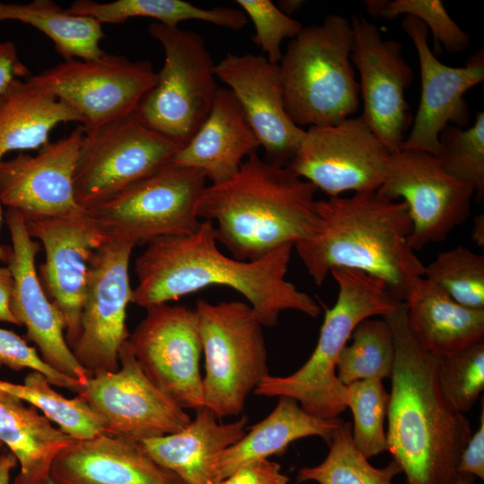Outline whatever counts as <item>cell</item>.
<instances>
[{
	"label": "cell",
	"instance_id": "31",
	"mask_svg": "<svg viewBox=\"0 0 484 484\" xmlns=\"http://www.w3.org/2000/svg\"><path fill=\"white\" fill-rule=\"evenodd\" d=\"M71 14L88 16L99 23H121L130 18L144 17L157 20L167 27H178L187 20H196L239 30L247 23V17L241 9L232 7H198L182 0H117L99 3L77 0L66 9Z\"/></svg>",
	"mask_w": 484,
	"mask_h": 484
},
{
	"label": "cell",
	"instance_id": "16",
	"mask_svg": "<svg viewBox=\"0 0 484 484\" xmlns=\"http://www.w3.org/2000/svg\"><path fill=\"white\" fill-rule=\"evenodd\" d=\"M100 419L103 433L136 441L166 436L191 418L146 376L127 341L119 350V368L90 377L77 393Z\"/></svg>",
	"mask_w": 484,
	"mask_h": 484
},
{
	"label": "cell",
	"instance_id": "12",
	"mask_svg": "<svg viewBox=\"0 0 484 484\" xmlns=\"http://www.w3.org/2000/svg\"><path fill=\"white\" fill-rule=\"evenodd\" d=\"M376 193L388 200L402 199L412 223L409 245L419 251L446 239L470 216L475 189L447 173L428 152L402 149L391 153L385 178Z\"/></svg>",
	"mask_w": 484,
	"mask_h": 484
},
{
	"label": "cell",
	"instance_id": "45",
	"mask_svg": "<svg viewBox=\"0 0 484 484\" xmlns=\"http://www.w3.org/2000/svg\"><path fill=\"white\" fill-rule=\"evenodd\" d=\"M13 278L8 266H0V322L19 325L11 309Z\"/></svg>",
	"mask_w": 484,
	"mask_h": 484
},
{
	"label": "cell",
	"instance_id": "34",
	"mask_svg": "<svg viewBox=\"0 0 484 484\" xmlns=\"http://www.w3.org/2000/svg\"><path fill=\"white\" fill-rule=\"evenodd\" d=\"M350 344L341 350L336 375L345 386L364 379L390 378L395 348L392 328L382 319L367 318L351 333Z\"/></svg>",
	"mask_w": 484,
	"mask_h": 484
},
{
	"label": "cell",
	"instance_id": "47",
	"mask_svg": "<svg viewBox=\"0 0 484 484\" xmlns=\"http://www.w3.org/2000/svg\"><path fill=\"white\" fill-rule=\"evenodd\" d=\"M471 238L473 241L480 246H484V217L483 214L477 216L474 219Z\"/></svg>",
	"mask_w": 484,
	"mask_h": 484
},
{
	"label": "cell",
	"instance_id": "1",
	"mask_svg": "<svg viewBox=\"0 0 484 484\" xmlns=\"http://www.w3.org/2000/svg\"><path fill=\"white\" fill-rule=\"evenodd\" d=\"M217 243L212 222L202 220L192 234L148 244L134 261L132 303L146 308L220 285L240 293L264 327L275 326L286 310L319 315L316 301L286 279L293 245L258 260L241 261L222 254Z\"/></svg>",
	"mask_w": 484,
	"mask_h": 484
},
{
	"label": "cell",
	"instance_id": "37",
	"mask_svg": "<svg viewBox=\"0 0 484 484\" xmlns=\"http://www.w3.org/2000/svg\"><path fill=\"white\" fill-rule=\"evenodd\" d=\"M438 145L437 158L444 169L472 185L480 201L484 196V112H478L467 129L446 125L438 136Z\"/></svg>",
	"mask_w": 484,
	"mask_h": 484
},
{
	"label": "cell",
	"instance_id": "11",
	"mask_svg": "<svg viewBox=\"0 0 484 484\" xmlns=\"http://www.w3.org/2000/svg\"><path fill=\"white\" fill-rule=\"evenodd\" d=\"M30 78L71 107L89 133L134 113L156 84L158 73L149 61L104 53L64 61Z\"/></svg>",
	"mask_w": 484,
	"mask_h": 484
},
{
	"label": "cell",
	"instance_id": "26",
	"mask_svg": "<svg viewBox=\"0 0 484 484\" xmlns=\"http://www.w3.org/2000/svg\"><path fill=\"white\" fill-rule=\"evenodd\" d=\"M404 304L411 332L436 357L484 339V309L459 304L426 277L416 281Z\"/></svg>",
	"mask_w": 484,
	"mask_h": 484
},
{
	"label": "cell",
	"instance_id": "24",
	"mask_svg": "<svg viewBox=\"0 0 484 484\" xmlns=\"http://www.w3.org/2000/svg\"><path fill=\"white\" fill-rule=\"evenodd\" d=\"M260 143L232 91L219 88L207 118L169 161L201 170L212 185L232 177Z\"/></svg>",
	"mask_w": 484,
	"mask_h": 484
},
{
	"label": "cell",
	"instance_id": "44",
	"mask_svg": "<svg viewBox=\"0 0 484 484\" xmlns=\"http://www.w3.org/2000/svg\"><path fill=\"white\" fill-rule=\"evenodd\" d=\"M29 76L30 72L19 59L15 45L12 41L0 42V94L13 80Z\"/></svg>",
	"mask_w": 484,
	"mask_h": 484
},
{
	"label": "cell",
	"instance_id": "32",
	"mask_svg": "<svg viewBox=\"0 0 484 484\" xmlns=\"http://www.w3.org/2000/svg\"><path fill=\"white\" fill-rule=\"evenodd\" d=\"M0 390L34 406L57 428L75 440L103 433L100 419L79 395L65 398L56 392L40 372L30 371L22 385L0 379Z\"/></svg>",
	"mask_w": 484,
	"mask_h": 484
},
{
	"label": "cell",
	"instance_id": "15",
	"mask_svg": "<svg viewBox=\"0 0 484 484\" xmlns=\"http://www.w3.org/2000/svg\"><path fill=\"white\" fill-rule=\"evenodd\" d=\"M129 334L127 342L150 381L182 409L204 406L202 343L194 310L157 304Z\"/></svg>",
	"mask_w": 484,
	"mask_h": 484
},
{
	"label": "cell",
	"instance_id": "17",
	"mask_svg": "<svg viewBox=\"0 0 484 484\" xmlns=\"http://www.w3.org/2000/svg\"><path fill=\"white\" fill-rule=\"evenodd\" d=\"M351 62L359 74V116L393 153L402 149L412 116L405 92L413 80V70L395 39H385L372 22L354 14Z\"/></svg>",
	"mask_w": 484,
	"mask_h": 484
},
{
	"label": "cell",
	"instance_id": "43",
	"mask_svg": "<svg viewBox=\"0 0 484 484\" xmlns=\"http://www.w3.org/2000/svg\"><path fill=\"white\" fill-rule=\"evenodd\" d=\"M457 472L469 473L484 480V402L481 400L480 426L471 434L459 458Z\"/></svg>",
	"mask_w": 484,
	"mask_h": 484
},
{
	"label": "cell",
	"instance_id": "48",
	"mask_svg": "<svg viewBox=\"0 0 484 484\" xmlns=\"http://www.w3.org/2000/svg\"><path fill=\"white\" fill-rule=\"evenodd\" d=\"M304 3L302 0H281L276 5L283 13L291 17L302 7Z\"/></svg>",
	"mask_w": 484,
	"mask_h": 484
},
{
	"label": "cell",
	"instance_id": "30",
	"mask_svg": "<svg viewBox=\"0 0 484 484\" xmlns=\"http://www.w3.org/2000/svg\"><path fill=\"white\" fill-rule=\"evenodd\" d=\"M6 20L19 21L46 34L65 61L94 59L105 53L99 46L105 38L101 23L91 17L71 14L51 0L0 2V22Z\"/></svg>",
	"mask_w": 484,
	"mask_h": 484
},
{
	"label": "cell",
	"instance_id": "20",
	"mask_svg": "<svg viewBox=\"0 0 484 484\" xmlns=\"http://www.w3.org/2000/svg\"><path fill=\"white\" fill-rule=\"evenodd\" d=\"M4 219L12 240L8 267L13 278L11 309L26 339L38 347L41 359L59 373L85 386L91 376L74 358L65 335V321L48 297L36 269L39 244L32 238L21 213L7 209Z\"/></svg>",
	"mask_w": 484,
	"mask_h": 484
},
{
	"label": "cell",
	"instance_id": "14",
	"mask_svg": "<svg viewBox=\"0 0 484 484\" xmlns=\"http://www.w3.org/2000/svg\"><path fill=\"white\" fill-rule=\"evenodd\" d=\"M391 151L360 117L310 126L287 168L330 197L376 191Z\"/></svg>",
	"mask_w": 484,
	"mask_h": 484
},
{
	"label": "cell",
	"instance_id": "33",
	"mask_svg": "<svg viewBox=\"0 0 484 484\" xmlns=\"http://www.w3.org/2000/svg\"><path fill=\"white\" fill-rule=\"evenodd\" d=\"M328 445L329 452L322 462L298 470V482L393 484V478L402 473L393 460L383 468L374 467L356 446L350 422L342 421Z\"/></svg>",
	"mask_w": 484,
	"mask_h": 484
},
{
	"label": "cell",
	"instance_id": "25",
	"mask_svg": "<svg viewBox=\"0 0 484 484\" xmlns=\"http://www.w3.org/2000/svg\"><path fill=\"white\" fill-rule=\"evenodd\" d=\"M205 406L195 411L182 429L142 441L147 453L184 484H219L214 470L216 456L246 433L248 418L223 423Z\"/></svg>",
	"mask_w": 484,
	"mask_h": 484
},
{
	"label": "cell",
	"instance_id": "50",
	"mask_svg": "<svg viewBox=\"0 0 484 484\" xmlns=\"http://www.w3.org/2000/svg\"><path fill=\"white\" fill-rule=\"evenodd\" d=\"M475 477L469 473L458 472L454 484H473Z\"/></svg>",
	"mask_w": 484,
	"mask_h": 484
},
{
	"label": "cell",
	"instance_id": "6",
	"mask_svg": "<svg viewBox=\"0 0 484 484\" xmlns=\"http://www.w3.org/2000/svg\"><path fill=\"white\" fill-rule=\"evenodd\" d=\"M352 48L350 21L338 14L304 27L290 41L279 66L285 109L298 126L335 125L357 112Z\"/></svg>",
	"mask_w": 484,
	"mask_h": 484
},
{
	"label": "cell",
	"instance_id": "22",
	"mask_svg": "<svg viewBox=\"0 0 484 484\" xmlns=\"http://www.w3.org/2000/svg\"><path fill=\"white\" fill-rule=\"evenodd\" d=\"M213 71L239 102L264 150V160L287 167L306 130L287 114L279 64L262 55L228 53Z\"/></svg>",
	"mask_w": 484,
	"mask_h": 484
},
{
	"label": "cell",
	"instance_id": "36",
	"mask_svg": "<svg viewBox=\"0 0 484 484\" xmlns=\"http://www.w3.org/2000/svg\"><path fill=\"white\" fill-rule=\"evenodd\" d=\"M349 407L353 415L352 438L367 459L388 451L385 419L390 394L379 379H364L347 385Z\"/></svg>",
	"mask_w": 484,
	"mask_h": 484
},
{
	"label": "cell",
	"instance_id": "28",
	"mask_svg": "<svg viewBox=\"0 0 484 484\" xmlns=\"http://www.w3.org/2000/svg\"><path fill=\"white\" fill-rule=\"evenodd\" d=\"M73 440L37 408L0 390V441L20 466L11 484H48L55 458Z\"/></svg>",
	"mask_w": 484,
	"mask_h": 484
},
{
	"label": "cell",
	"instance_id": "29",
	"mask_svg": "<svg viewBox=\"0 0 484 484\" xmlns=\"http://www.w3.org/2000/svg\"><path fill=\"white\" fill-rule=\"evenodd\" d=\"M67 122L82 119L30 76L13 80L0 94V162L9 151L41 148L51 130Z\"/></svg>",
	"mask_w": 484,
	"mask_h": 484
},
{
	"label": "cell",
	"instance_id": "7",
	"mask_svg": "<svg viewBox=\"0 0 484 484\" xmlns=\"http://www.w3.org/2000/svg\"><path fill=\"white\" fill-rule=\"evenodd\" d=\"M194 310L204 356V406L220 419L237 417L269 375L264 326L243 301L212 304L200 298Z\"/></svg>",
	"mask_w": 484,
	"mask_h": 484
},
{
	"label": "cell",
	"instance_id": "40",
	"mask_svg": "<svg viewBox=\"0 0 484 484\" xmlns=\"http://www.w3.org/2000/svg\"><path fill=\"white\" fill-rule=\"evenodd\" d=\"M244 13L255 27L253 42L267 55L272 64H279L282 52L281 42L295 38L304 28L301 22L283 13L270 0H237Z\"/></svg>",
	"mask_w": 484,
	"mask_h": 484
},
{
	"label": "cell",
	"instance_id": "21",
	"mask_svg": "<svg viewBox=\"0 0 484 484\" xmlns=\"http://www.w3.org/2000/svg\"><path fill=\"white\" fill-rule=\"evenodd\" d=\"M84 136L82 125L36 155L20 151L0 162V203L23 218L53 217L81 211L74 195L73 176Z\"/></svg>",
	"mask_w": 484,
	"mask_h": 484
},
{
	"label": "cell",
	"instance_id": "13",
	"mask_svg": "<svg viewBox=\"0 0 484 484\" xmlns=\"http://www.w3.org/2000/svg\"><path fill=\"white\" fill-rule=\"evenodd\" d=\"M134 247L107 240L91 258L81 331L71 348L91 376L119 368V350L130 334L126 311L133 298L129 265Z\"/></svg>",
	"mask_w": 484,
	"mask_h": 484
},
{
	"label": "cell",
	"instance_id": "8",
	"mask_svg": "<svg viewBox=\"0 0 484 484\" xmlns=\"http://www.w3.org/2000/svg\"><path fill=\"white\" fill-rule=\"evenodd\" d=\"M149 34L165 53L156 84L134 111L147 127L182 148L211 112L220 87L214 62L202 35L152 22Z\"/></svg>",
	"mask_w": 484,
	"mask_h": 484
},
{
	"label": "cell",
	"instance_id": "19",
	"mask_svg": "<svg viewBox=\"0 0 484 484\" xmlns=\"http://www.w3.org/2000/svg\"><path fill=\"white\" fill-rule=\"evenodd\" d=\"M402 28L417 51L421 83L419 108L402 149L437 157L441 131L448 125L462 127L470 122L464 94L484 80L483 49L471 56L463 66H449L430 49L429 30L421 21L404 16Z\"/></svg>",
	"mask_w": 484,
	"mask_h": 484
},
{
	"label": "cell",
	"instance_id": "49",
	"mask_svg": "<svg viewBox=\"0 0 484 484\" xmlns=\"http://www.w3.org/2000/svg\"><path fill=\"white\" fill-rule=\"evenodd\" d=\"M3 220V210L0 203V226ZM12 255V246L0 244V262L8 264Z\"/></svg>",
	"mask_w": 484,
	"mask_h": 484
},
{
	"label": "cell",
	"instance_id": "41",
	"mask_svg": "<svg viewBox=\"0 0 484 484\" xmlns=\"http://www.w3.org/2000/svg\"><path fill=\"white\" fill-rule=\"evenodd\" d=\"M15 371L29 368L42 373L52 385L79 393L84 387L77 380L48 366L34 347L16 333L0 328V367Z\"/></svg>",
	"mask_w": 484,
	"mask_h": 484
},
{
	"label": "cell",
	"instance_id": "27",
	"mask_svg": "<svg viewBox=\"0 0 484 484\" xmlns=\"http://www.w3.org/2000/svg\"><path fill=\"white\" fill-rule=\"evenodd\" d=\"M341 418L323 419L301 408L287 396H280L272 411L253 425L234 445L215 458L214 470L219 481L250 463L284 454L294 441L320 436L330 443L334 431L342 423Z\"/></svg>",
	"mask_w": 484,
	"mask_h": 484
},
{
	"label": "cell",
	"instance_id": "4",
	"mask_svg": "<svg viewBox=\"0 0 484 484\" xmlns=\"http://www.w3.org/2000/svg\"><path fill=\"white\" fill-rule=\"evenodd\" d=\"M316 190L287 167L255 152L232 177L206 186L195 212L201 220L212 222L217 242L232 257L255 261L318 233Z\"/></svg>",
	"mask_w": 484,
	"mask_h": 484
},
{
	"label": "cell",
	"instance_id": "23",
	"mask_svg": "<svg viewBox=\"0 0 484 484\" xmlns=\"http://www.w3.org/2000/svg\"><path fill=\"white\" fill-rule=\"evenodd\" d=\"M55 484H184L158 463L142 442L101 433L73 440L50 471Z\"/></svg>",
	"mask_w": 484,
	"mask_h": 484
},
{
	"label": "cell",
	"instance_id": "2",
	"mask_svg": "<svg viewBox=\"0 0 484 484\" xmlns=\"http://www.w3.org/2000/svg\"><path fill=\"white\" fill-rule=\"evenodd\" d=\"M383 318L392 328L395 348L388 451L407 484H454L460 455L472 434L470 421L443 394L436 358L411 332L404 302Z\"/></svg>",
	"mask_w": 484,
	"mask_h": 484
},
{
	"label": "cell",
	"instance_id": "46",
	"mask_svg": "<svg viewBox=\"0 0 484 484\" xmlns=\"http://www.w3.org/2000/svg\"><path fill=\"white\" fill-rule=\"evenodd\" d=\"M18 465L14 454L8 451H3L0 455V484H11V473Z\"/></svg>",
	"mask_w": 484,
	"mask_h": 484
},
{
	"label": "cell",
	"instance_id": "35",
	"mask_svg": "<svg viewBox=\"0 0 484 484\" xmlns=\"http://www.w3.org/2000/svg\"><path fill=\"white\" fill-rule=\"evenodd\" d=\"M424 277L459 304L484 309V256L457 246L440 252L428 265Z\"/></svg>",
	"mask_w": 484,
	"mask_h": 484
},
{
	"label": "cell",
	"instance_id": "52",
	"mask_svg": "<svg viewBox=\"0 0 484 484\" xmlns=\"http://www.w3.org/2000/svg\"><path fill=\"white\" fill-rule=\"evenodd\" d=\"M48 484H55V483H54V482L52 481V480L50 479V480L48 481Z\"/></svg>",
	"mask_w": 484,
	"mask_h": 484
},
{
	"label": "cell",
	"instance_id": "10",
	"mask_svg": "<svg viewBox=\"0 0 484 484\" xmlns=\"http://www.w3.org/2000/svg\"><path fill=\"white\" fill-rule=\"evenodd\" d=\"M180 146L143 125L134 112L84 133L73 186L87 209L167 164Z\"/></svg>",
	"mask_w": 484,
	"mask_h": 484
},
{
	"label": "cell",
	"instance_id": "51",
	"mask_svg": "<svg viewBox=\"0 0 484 484\" xmlns=\"http://www.w3.org/2000/svg\"><path fill=\"white\" fill-rule=\"evenodd\" d=\"M4 444L0 441V455H1V454L3 453V451H4Z\"/></svg>",
	"mask_w": 484,
	"mask_h": 484
},
{
	"label": "cell",
	"instance_id": "9",
	"mask_svg": "<svg viewBox=\"0 0 484 484\" xmlns=\"http://www.w3.org/2000/svg\"><path fill=\"white\" fill-rule=\"evenodd\" d=\"M206 179L201 170L168 162L85 210L108 240L147 246L198 229L195 207Z\"/></svg>",
	"mask_w": 484,
	"mask_h": 484
},
{
	"label": "cell",
	"instance_id": "42",
	"mask_svg": "<svg viewBox=\"0 0 484 484\" xmlns=\"http://www.w3.org/2000/svg\"><path fill=\"white\" fill-rule=\"evenodd\" d=\"M289 478L281 465L269 459L246 465L220 480L219 484H288Z\"/></svg>",
	"mask_w": 484,
	"mask_h": 484
},
{
	"label": "cell",
	"instance_id": "5",
	"mask_svg": "<svg viewBox=\"0 0 484 484\" xmlns=\"http://www.w3.org/2000/svg\"><path fill=\"white\" fill-rule=\"evenodd\" d=\"M338 286L334 305L325 311L315 348L308 359L286 376L267 375L255 387L256 395L287 396L307 412L335 419L347 407V387L336 375L338 357L363 320L393 312L401 303L380 280L350 269L330 272Z\"/></svg>",
	"mask_w": 484,
	"mask_h": 484
},
{
	"label": "cell",
	"instance_id": "18",
	"mask_svg": "<svg viewBox=\"0 0 484 484\" xmlns=\"http://www.w3.org/2000/svg\"><path fill=\"white\" fill-rule=\"evenodd\" d=\"M23 220L30 236L44 248L45 260L39 277L64 318L65 335L71 349L81 331L90 261L108 238L85 209Z\"/></svg>",
	"mask_w": 484,
	"mask_h": 484
},
{
	"label": "cell",
	"instance_id": "39",
	"mask_svg": "<svg viewBox=\"0 0 484 484\" xmlns=\"http://www.w3.org/2000/svg\"><path fill=\"white\" fill-rule=\"evenodd\" d=\"M436 358L437 379L445 399L457 411H469L484 389V339Z\"/></svg>",
	"mask_w": 484,
	"mask_h": 484
},
{
	"label": "cell",
	"instance_id": "38",
	"mask_svg": "<svg viewBox=\"0 0 484 484\" xmlns=\"http://www.w3.org/2000/svg\"><path fill=\"white\" fill-rule=\"evenodd\" d=\"M365 5L375 18L390 21L404 15L419 19L432 33L435 52L441 45L451 54L469 47L470 36L451 18L440 0H367Z\"/></svg>",
	"mask_w": 484,
	"mask_h": 484
},
{
	"label": "cell",
	"instance_id": "3",
	"mask_svg": "<svg viewBox=\"0 0 484 484\" xmlns=\"http://www.w3.org/2000/svg\"><path fill=\"white\" fill-rule=\"evenodd\" d=\"M318 233L294 247L315 283L333 269H350L380 280L404 302L425 265L409 245L412 223L407 205L376 191L316 200Z\"/></svg>",
	"mask_w": 484,
	"mask_h": 484
}]
</instances>
